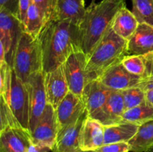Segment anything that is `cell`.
I'll return each instance as SVG.
<instances>
[{"label":"cell","mask_w":153,"mask_h":152,"mask_svg":"<svg viewBox=\"0 0 153 152\" xmlns=\"http://www.w3.org/2000/svg\"><path fill=\"white\" fill-rule=\"evenodd\" d=\"M146 152H153V146H152V147H151L149 149V150L146 151Z\"/></svg>","instance_id":"cell-39"},{"label":"cell","mask_w":153,"mask_h":152,"mask_svg":"<svg viewBox=\"0 0 153 152\" xmlns=\"http://www.w3.org/2000/svg\"><path fill=\"white\" fill-rule=\"evenodd\" d=\"M126 111L123 97L120 90H113L108 98L103 108L94 119L104 126L120 123Z\"/></svg>","instance_id":"cell-18"},{"label":"cell","mask_w":153,"mask_h":152,"mask_svg":"<svg viewBox=\"0 0 153 152\" xmlns=\"http://www.w3.org/2000/svg\"><path fill=\"white\" fill-rule=\"evenodd\" d=\"M23 31V25L16 16L0 8V45L4 48L6 62L11 68L16 47Z\"/></svg>","instance_id":"cell-5"},{"label":"cell","mask_w":153,"mask_h":152,"mask_svg":"<svg viewBox=\"0 0 153 152\" xmlns=\"http://www.w3.org/2000/svg\"><path fill=\"white\" fill-rule=\"evenodd\" d=\"M37 39L44 74L62 66L72 53L82 50L79 25L70 19H50Z\"/></svg>","instance_id":"cell-1"},{"label":"cell","mask_w":153,"mask_h":152,"mask_svg":"<svg viewBox=\"0 0 153 152\" xmlns=\"http://www.w3.org/2000/svg\"><path fill=\"white\" fill-rule=\"evenodd\" d=\"M11 70L12 68L7 62L0 63V94L1 96L7 101L11 84Z\"/></svg>","instance_id":"cell-29"},{"label":"cell","mask_w":153,"mask_h":152,"mask_svg":"<svg viewBox=\"0 0 153 152\" xmlns=\"http://www.w3.org/2000/svg\"><path fill=\"white\" fill-rule=\"evenodd\" d=\"M33 3L38 7L47 22L55 17L57 0H33Z\"/></svg>","instance_id":"cell-30"},{"label":"cell","mask_w":153,"mask_h":152,"mask_svg":"<svg viewBox=\"0 0 153 152\" xmlns=\"http://www.w3.org/2000/svg\"><path fill=\"white\" fill-rule=\"evenodd\" d=\"M113 89L107 87L99 80H94L86 84L82 92V99L91 118L95 119L100 113Z\"/></svg>","instance_id":"cell-12"},{"label":"cell","mask_w":153,"mask_h":152,"mask_svg":"<svg viewBox=\"0 0 153 152\" xmlns=\"http://www.w3.org/2000/svg\"><path fill=\"white\" fill-rule=\"evenodd\" d=\"M146 64V72L143 78L153 76V52L143 55Z\"/></svg>","instance_id":"cell-34"},{"label":"cell","mask_w":153,"mask_h":152,"mask_svg":"<svg viewBox=\"0 0 153 152\" xmlns=\"http://www.w3.org/2000/svg\"><path fill=\"white\" fill-rule=\"evenodd\" d=\"M87 62V55L82 50H79L72 53L63 64L70 91L80 98L87 84L85 73Z\"/></svg>","instance_id":"cell-8"},{"label":"cell","mask_w":153,"mask_h":152,"mask_svg":"<svg viewBox=\"0 0 153 152\" xmlns=\"http://www.w3.org/2000/svg\"><path fill=\"white\" fill-rule=\"evenodd\" d=\"M71 152H96L95 151H82L81 149H79V150L74 151H71Z\"/></svg>","instance_id":"cell-38"},{"label":"cell","mask_w":153,"mask_h":152,"mask_svg":"<svg viewBox=\"0 0 153 152\" xmlns=\"http://www.w3.org/2000/svg\"><path fill=\"white\" fill-rule=\"evenodd\" d=\"M128 143L131 152H146L152 147L153 120L140 125L135 135Z\"/></svg>","instance_id":"cell-22"},{"label":"cell","mask_w":153,"mask_h":152,"mask_svg":"<svg viewBox=\"0 0 153 152\" xmlns=\"http://www.w3.org/2000/svg\"><path fill=\"white\" fill-rule=\"evenodd\" d=\"M143 78L130 73L119 62L108 69L97 80L113 90H123L138 86Z\"/></svg>","instance_id":"cell-10"},{"label":"cell","mask_w":153,"mask_h":152,"mask_svg":"<svg viewBox=\"0 0 153 152\" xmlns=\"http://www.w3.org/2000/svg\"><path fill=\"white\" fill-rule=\"evenodd\" d=\"M0 8L7 10L19 19V0H0Z\"/></svg>","instance_id":"cell-32"},{"label":"cell","mask_w":153,"mask_h":152,"mask_svg":"<svg viewBox=\"0 0 153 152\" xmlns=\"http://www.w3.org/2000/svg\"><path fill=\"white\" fill-rule=\"evenodd\" d=\"M153 120V106L146 100L145 102L124 112L121 122H129L137 125Z\"/></svg>","instance_id":"cell-24"},{"label":"cell","mask_w":153,"mask_h":152,"mask_svg":"<svg viewBox=\"0 0 153 152\" xmlns=\"http://www.w3.org/2000/svg\"><path fill=\"white\" fill-rule=\"evenodd\" d=\"M126 7V0L91 1L79 25L81 49L87 57L111 28L117 13Z\"/></svg>","instance_id":"cell-2"},{"label":"cell","mask_w":153,"mask_h":152,"mask_svg":"<svg viewBox=\"0 0 153 152\" xmlns=\"http://www.w3.org/2000/svg\"><path fill=\"white\" fill-rule=\"evenodd\" d=\"M120 91L123 97L126 110L137 107L146 101V92L138 86L128 88Z\"/></svg>","instance_id":"cell-26"},{"label":"cell","mask_w":153,"mask_h":152,"mask_svg":"<svg viewBox=\"0 0 153 152\" xmlns=\"http://www.w3.org/2000/svg\"><path fill=\"white\" fill-rule=\"evenodd\" d=\"M0 124H1L0 131L8 128H22L12 112L9 104L6 102L2 96H1V100H0Z\"/></svg>","instance_id":"cell-27"},{"label":"cell","mask_w":153,"mask_h":152,"mask_svg":"<svg viewBox=\"0 0 153 152\" xmlns=\"http://www.w3.org/2000/svg\"><path fill=\"white\" fill-rule=\"evenodd\" d=\"M138 25V21L132 11L124 7L117 13L111 28L118 36L128 40L135 32Z\"/></svg>","instance_id":"cell-21"},{"label":"cell","mask_w":153,"mask_h":152,"mask_svg":"<svg viewBox=\"0 0 153 152\" xmlns=\"http://www.w3.org/2000/svg\"><path fill=\"white\" fill-rule=\"evenodd\" d=\"M146 100L153 106V89H149L145 91Z\"/></svg>","instance_id":"cell-37"},{"label":"cell","mask_w":153,"mask_h":152,"mask_svg":"<svg viewBox=\"0 0 153 152\" xmlns=\"http://www.w3.org/2000/svg\"><path fill=\"white\" fill-rule=\"evenodd\" d=\"M121 63L131 74L144 77L146 64L143 55H126L122 60Z\"/></svg>","instance_id":"cell-28"},{"label":"cell","mask_w":153,"mask_h":152,"mask_svg":"<svg viewBox=\"0 0 153 152\" xmlns=\"http://www.w3.org/2000/svg\"><path fill=\"white\" fill-rule=\"evenodd\" d=\"M13 69L25 83H28L33 74L43 71V61L40 43L23 31L18 43L13 58Z\"/></svg>","instance_id":"cell-4"},{"label":"cell","mask_w":153,"mask_h":152,"mask_svg":"<svg viewBox=\"0 0 153 152\" xmlns=\"http://www.w3.org/2000/svg\"><path fill=\"white\" fill-rule=\"evenodd\" d=\"M46 23L47 21L43 13L34 3H31L27 12L23 25L24 31L34 38H37Z\"/></svg>","instance_id":"cell-23"},{"label":"cell","mask_w":153,"mask_h":152,"mask_svg":"<svg viewBox=\"0 0 153 152\" xmlns=\"http://www.w3.org/2000/svg\"><path fill=\"white\" fill-rule=\"evenodd\" d=\"M52 151L49 148L45 147V146L35 145L32 142V144L30 145L28 152H49Z\"/></svg>","instance_id":"cell-36"},{"label":"cell","mask_w":153,"mask_h":152,"mask_svg":"<svg viewBox=\"0 0 153 152\" xmlns=\"http://www.w3.org/2000/svg\"><path fill=\"white\" fill-rule=\"evenodd\" d=\"M104 125L89 116L85 119L79 137V148L96 151L104 145Z\"/></svg>","instance_id":"cell-16"},{"label":"cell","mask_w":153,"mask_h":152,"mask_svg":"<svg viewBox=\"0 0 153 152\" xmlns=\"http://www.w3.org/2000/svg\"><path fill=\"white\" fill-rule=\"evenodd\" d=\"M132 13L139 23L153 26V0H132Z\"/></svg>","instance_id":"cell-25"},{"label":"cell","mask_w":153,"mask_h":152,"mask_svg":"<svg viewBox=\"0 0 153 152\" xmlns=\"http://www.w3.org/2000/svg\"><path fill=\"white\" fill-rule=\"evenodd\" d=\"M96 152H130L128 142H115L102 145L95 151Z\"/></svg>","instance_id":"cell-31"},{"label":"cell","mask_w":153,"mask_h":152,"mask_svg":"<svg viewBox=\"0 0 153 152\" xmlns=\"http://www.w3.org/2000/svg\"><path fill=\"white\" fill-rule=\"evenodd\" d=\"M153 52V26L139 23L135 32L128 40L127 55H146Z\"/></svg>","instance_id":"cell-17"},{"label":"cell","mask_w":153,"mask_h":152,"mask_svg":"<svg viewBox=\"0 0 153 152\" xmlns=\"http://www.w3.org/2000/svg\"><path fill=\"white\" fill-rule=\"evenodd\" d=\"M138 87L141 88L144 91L149 90V89H153V76L143 78V80H141V82L139 84Z\"/></svg>","instance_id":"cell-35"},{"label":"cell","mask_w":153,"mask_h":152,"mask_svg":"<svg viewBox=\"0 0 153 152\" xmlns=\"http://www.w3.org/2000/svg\"><path fill=\"white\" fill-rule=\"evenodd\" d=\"M85 11V0H57L56 11L53 19H70L79 25Z\"/></svg>","instance_id":"cell-19"},{"label":"cell","mask_w":153,"mask_h":152,"mask_svg":"<svg viewBox=\"0 0 153 152\" xmlns=\"http://www.w3.org/2000/svg\"><path fill=\"white\" fill-rule=\"evenodd\" d=\"M31 133L25 128H8L0 131V152H28Z\"/></svg>","instance_id":"cell-14"},{"label":"cell","mask_w":153,"mask_h":152,"mask_svg":"<svg viewBox=\"0 0 153 152\" xmlns=\"http://www.w3.org/2000/svg\"><path fill=\"white\" fill-rule=\"evenodd\" d=\"M140 125L129 122H120L104 126V145L128 142L137 133Z\"/></svg>","instance_id":"cell-20"},{"label":"cell","mask_w":153,"mask_h":152,"mask_svg":"<svg viewBox=\"0 0 153 152\" xmlns=\"http://www.w3.org/2000/svg\"><path fill=\"white\" fill-rule=\"evenodd\" d=\"M96 0H92V1H94V2H96Z\"/></svg>","instance_id":"cell-40"},{"label":"cell","mask_w":153,"mask_h":152,"mask_svg":"<svg viewBox=\"0 0 153 152\" xmlns=\"http://www.w3.org/2000/svg\"><path fill=\"white\" fill-rule=\"evenodd\" d=\"M88 116V113L86 111L76 122L58 131L53 152H71L80 149L79 137L84 122Z\"/></svg>","instance_id":"cell-15"},{"label":"cell","mask_w":153,"mask_h":152,"mask_svg":"<svg viewBox=\"0 0 153 152\" xmlns=\"http://www.w3.org/2000/svg\"><path fill=\"white\" fill-rule=\"evenodd\" d=\"M58 132L56 110L52 105L47 104L38 124L31 133L32 142L35 145L49 148L53 151Z\"/></svg>","instance_id":"cell-9"},{"label":"cell","mask_w":153,"mask_h":152,"mask_svg":"<svg viewBox=\"0 0 153 152\" xmlns=\"http://www.w3.org/2000/svg\"><path fill=\"white\" fill-rule=\"evenodd\" d=\"M128 40L118 36L112 28L88 56L85 73L87 83L99 77L127 55Z\"/></svg>","instance_id":"cell-3"},{"label":"cell","mask_w":153,"mask_h":152,"mask_svg":"<svg viewBox=\"0 0 153 152\" xmlns=\"http://www.w3.org/2000/svg\"><path fill=\"white\" fill-rule=\"evenodd\" d=\"M55 110L58 131L76 122L87 111L82 98L70 91Z\"/></svg>","instance_id":"cell-11"},{"label":"cell","mask_w":153,"mask_h":152,"mask_svg":"<svg viewBox=\"0 0 153 152\" xmlns=\"http://www.w3.org/2000/svg\"><path fill=\"white\" fill-rule=\"evenodd\" d=\"M27 86L30 98L29 131L31 133L38 124L48 104L43 71L33 74L30 77Z\"/></svg>","instance_id":"cell-7"},{"label":"cell","mask_w":153,"mask_h":152,"mask_svg":"<svg viewBox=\"0 0 153 152\" xmlns=\"http://www.w3.org/2000/svg\"><path fill=\"white\" fill-rule=\"evenodd\" d=\"M6 102L9 104L21 126L29 131L30 98L28 86L16 75L13 68L10 94Z\"/></svg>","instance_id":"cell-6"},{"label":"cell","mask_w":153,"mask_h":152,"mask_svg":"<svg viewBox=\"0 0 153 152\" xmlns=\"http://www.w3.org/2000/svg\"><path fill=\"white\" fill-rule=\"evenodd\" d=\"M33 0H19V19L22 22V25L25 23L26 18L27 12Z\"/></svg>","instance_id":"cell-33"},{"label":"cell","mask_w":153,"mask_h":152,"mask_svg":"<svg viewBox=\"0 0 153 152\" xmlns=\"http://www.w3.org/2000/svg\"><path fill=\"white\" fill-rule=\"evenodd\" d=\"M45 89L47 103L56 110L70 92L63 65L45 74Z\"/></svg>","instance_id":"cell-13"}]
</instances>
